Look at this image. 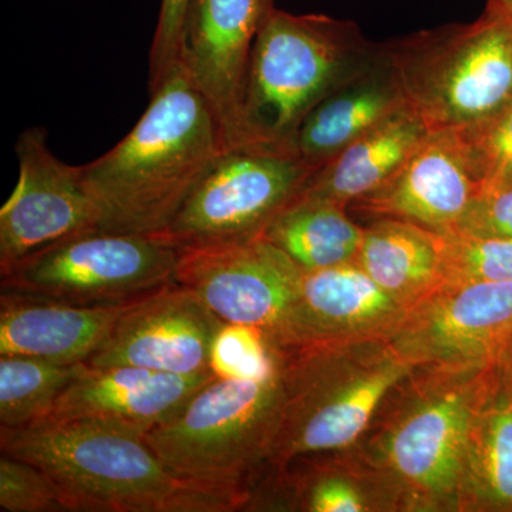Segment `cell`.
<instances>
[{
  "label": "cell",
  "mask_w": 512,
  "mask_h": 512,
  "mask_svg": "<svg viewBox=\"0 0 512 512\" xmlns=\"http://www.w3.org/2000/svg\"><path fill=\"white\" fill-rule=\"evenodd\" d=\"M316 168L274 148H225L188 195L165 237L181 249L262 237Z\"/></svg>",
  "instance_id": "8"
},
{
  "label": "cell",
  "mask_w": 512,
  "mask_h": 512,
  "mask_svg": "<svg viewBox=\"0 0 512 512\" xmlns=\"http://www.w3.org/2000/svg\"><path fill=\"white\" fill-rule=\"evenodd\" d=\"M480 190L456 131H431L389 180L353 201L377 218L413 222L447 235Z\"/></svg>",
  "instance_id": "15"
},
{
  "label": "cell",
  "mask_w": 512,
  "mask_h": 512,
  "mask_svg": "<svg viewBox=\"0 0 512 512\" xmlns=\"http://www.w3.org/2000/svg\"><path fill=\"white\" fill-rule=\"evenodd\" d=\"M458 504L512 512V384L501 360L471 421Z\"/></svg>",
  "instance_id": "21"
},
{
  "label": "cell",
  "mask_w": 512,
  "mask_h": 512,
  "mask_svg": "<svg viewBox=\"0 0 512 512\" xmlns=\"http://www.w3.org/2000/svg\"><path fill=\"white\" fill-rule=\"evenodd\" d=\"M430 133L419 114L404 107L319 167L301 194L348 207L389 180Z\"/></svg>",
  "instance_id": "20"
},
{
  "label": "cell",
  "mask_w": 512,
  "mask_h": 512,
  "mask_svg": "<svg viewBox=\"0 0 512 512\" xmlns=\"http://www.w3.org/2000/svg\"><path fill=\"white\" fill-rule=\"evenodd\" d=\"M356 262L410 309L444 282L443 237L413 222L379 218L363 228Z\"/></svg>",
  "instance_id": "22"
},
{
  "label": "cell",
  "mask_w": 512,
  "mask_h": 512,
  "mask_svg": "<svg viewBox=\"0 0 512 512\" xmlns=\"http://www.w3.org/2000/svg\"><path fill=\"white\" fill-rule=\"evenodd\" d=\"M181 251L165 235L89 229L0 272V289L66 305H128L173 284Z\"/></svg>",
  "instance_id": "7"
},
{
  "label": "cell",
  "mask_w": 512,
  "mask_h": 512,
  "mask_svg": "<svg viewBox=\"0 0 512 512\" xmlns=\"http://www.w3.org/2000/svg\"><path fill=\"white\" fill-rule=\"evenodd\" d=\"M441 237L444 282H512V238Z\"/></svg>",
  "instance_id": "25"
},
{
  "label": "cell",
  "mask_w": 512,
  "mask_h": 512,
  "mask_svg": "<svg viewBox=\"0 0 512 512\" xmlns=\"http://www.w3.org/2000/svg\"><path fill=\"white\" fill-rule=\"evenodd\" d=\"M218 372L171 375L138 367H90L39 423L89 421L144 437L180 412Z\"/></svg>",
  "instance_id": "16"
},
{
  "label": "cell",
  "mask_w": 512,
  "mask_h": 512,
  "mask_svg": "<svg viewBox=\"0 0 512 512\" xmlns=\"http://www.w3.org/2000/svg\"><path fill=\"white\" fill-rule=\"evenodd\" d=\"M407 311L356 261L305 271L286 349L393 336Z\"/></svg>",
  "instance_id": "17"
},
{
  "label": "cell",
  "mask_w": 512,
  "mask_h": 512,
  "mask_svg": "<svg viewBox=\"0 0 512 512\" xmlns=\"http://www.w3.org/2000/svg\"><path fill=\"white\" fill-rule=\"evenodd\" d=\"M451 234L512 238V177L481 184L466 214Z\"/></svg>",
  "instance_id": "28"
},
{
  "label": "cell",
  "mask_w": 512,
  "mask_h": 512,
  "mask_svg": "<svg viewBox=\"0 0 512 512\" xmlns=\"http://www.w3.org/2000/svg\"><path fill=\"white\" fill-rule=\"evenodd\" d=\"M407 106L430 131H458L512 104V16L487 3L470 25L444 26L386 47Z\"/></svg>",
  "instance_id": "5"
},
{
  "label": "cell",
  "mask_w": 512,
  "mask_h": 512,
  "mask_svg": "<svg viewBox=\"0 0 512 512\" xmlns=\"http://www.w3.org/2000/svg\"><path fill=\"white\" fill-rule=\"evenodd\" d=\"M303 269L264 237L181 251L174 282L194 292L215 315L254 329L272 349L291 342Z\"/></svg>",
  "instance_id": "9"
},
{
  "label": "cell",
  "mask_w": 512,
  "mask_h": 512,
  "mask_svg": "<svg viewBox=\"0 0 512 512\" xmlns=\"http://www.w3.org/2000/svg\"><path fill=\"white\" fill-rule=\"evenodd\" d=\"M217 116L180 63L117 146L80 165L99 210L97 229L165 235L212 161L225 150Z\"/></svg>",
  "instance_id": "1"
},
{
  "label": "cell",
  "mask_w": 512,
  "mask_h": 512,
  "mask_svg": "<svg viewBox=\"0 0 512 512\" xmlns=\"http://www.w3.org/2000/svg\"><path fill=\"white\" fill-rule=\"evenodd\" d=\"M191 2L192 0H161L150 50V92L180 63L185 20Z\"/></svg>",
  "instance_id": "29"
},
{
  "label": "cell",
  "mask_w": 512,
  "mask_h": 512,
  "mask_svg": "<svg viewBox=\"0 0 512 512\" xmlns=\"http://www.w3.org/2000/svg\"><path fill=\"white\" fill-rule=\"evenodd\" d=\"M497 365L458 370L456 379L447 370L384 436V463L424 500L458 504L471 421Z\"/></svg>",
  "instance_id": "10"
},
{
  "label": "cell",
  "mask_w": 512,
  "mask_h": 512,
  "mask_svg": "<svg viewBox=\"0 0 512 512\" xmlns=\"http://www.w3.org/2000/svg\"><path fill=\"white\" fill-rule=\"evenodd\" d=\"M228 328L194 292L173 282L134 302L87 365L183 376L218 372Z\"/></svg>",
  "instance_id": "12"
},
{
  "label": "cell",
  "mask_w": 512,
  "mask_h": 512,
  "mask_svg": "<svg viewBox=\"0 0 512 512\" xmlns=\"http://www.w3.org/2000/svg\"><path fill=\"white\" fill-rule=\"evenodd\" d=\"M343 205L299 194L266 227L262 237L284 251L303 271L356 261L363 228Z\"/></svg>",
  "instance_id": "23"
},
{
  "label": "cell",
  "mask_w": 512,
  "mask_h": 512,
  "mask_svg": "<svg viewBox=\"0 0 512 512\" xmlns=\"http://www.w3.org/2000/svg\"><path fill=\"white\" fill-rule=\"evenodd\" d=\"M87 363H56L39 357L0 356V426L22 429L42 420Z\"/></svg>",
  "instance_id": "24"
},
{
  "label": "cell",
  "mask_w": 512,
  "mask_h": 512,
  "mask_svg": "<svg viewBox=\"0 0 512 512\" xmlns=\"http://www.w3.org/2000/svg\"><path fill=\"white\" fill-rule=\"evenodd\" d=\"M407 107L386 49L306 116L289 150L318 170L343 148Z\"/></svg>",
  "instance_id": "19"
},
{
  "label": "cell",
  "mask_w": 512,
  "mask_h": 512,
  "mask_svg": "<svg viewBox=\"0 0 512 512\" xmlns=\"http://www.w3.org/2000/svg\"><path fill=\"white\" fill-rule=\"evenodd\" d=\"M345 346L278 350L285 402L266 466L282 470L296 458L352 446L369 427L384 397L416 367L389 346L380 362L348 377Z\"/></svg>",
  "instance_id": "6"
},
{
  "label": "cell",
  "mask_w": 512,
  "mask_h": 512,
  "mask_svg": "<svg viewBox=\"0 0 512 512\" xmlns=\"http://www.w3.org/2000/svg\"><path fill=\"white\" fill-rule=\"evenodd\" d=\"M456 134L480 185L512 177V104L493 119Z\"/></svg>",
  "instance_id": "27"
},
{
  "label": "cell",
  "mask_w": 512,
  "mask_h": 512,
  "mask_svg": "<svg viewBox=\"0 0 512 512\" xmlns=\"http://www.w3.org/2000/svg\"><path fill=\"white\" fill-rule=\"evenodd\" d=\"M0 511L70 512L62 490L49 474L5 453L0 457Z\"/></svg>",
  "instance_id": "26"
},
{
  "label": "cell",
  "mask_w": 512,
  "mask_h": 512,
  "mask_svg": "<svg viewBox=\"0 0 512 512\" xmlns=\"http://www.w3.org/2000/svg\"><path fill=\"white\" fill-rule=\"evenodd\" d=\"M284 402L276 350L274 369L262 375L217 373L143 439L175 476L248 501L252 478L271 456Z\"/></svg>",
  "instance_id": "4"
},
{
  "label": "cell",
  "mask_w": 512,
  "mask_h": 512,
  "mask_svg": "<svg viewBox=\"0 0 512 512\" xmlns=\"http://www.w3.org/2000/svg\"><path fill=\"white\" fill-rule=\"evenodd\" d=\"M274 0H192L180 64L207 99L225 147H235L239 106L256 36Z\"/></svg>",
  "instance_id": "14"
},
{
  "label": "cell",
  "mask_w": 512,
  "mask_h": 512,
  "mask_svg": "<svg viewBox=\"0 0 512 512\" xmlns=\"http://www.w3.org/2000/svg\"><path fill=\"white\" fill-rule=\"evenodd\" d=\"M392 338L414 366L497 365L512 340V282H444L407 311Z\"/></svg>",
  "instance_id": "11"
},
{
  "label": "cell",
  "mask_w": 512,
  "mask_h": 512,
  "mask_svg": "<svg viewBox=\"0 0 512 512\" xmlns=\"http://www.w3.org/2000/svg\"><path fill=\"white\" fill-rule=\"evenodd\" d=\"M133 303L74 306L0 292V356L87 363Z\"/></svg>",
  "instance_id": "18"
},
{
  "label": "cell",
  "mask_w": 512,
  "mask_h": 512,
  "mask_svg": "<svg viewBox=\"0 0 512 512\" xmlns=\"http://www.w3.org/2000/svg\"><path fill=\"white\" fill-rule=\"evenodd\" d=\"M501 365H503L505 375L508 376L512 384V340L510 346L505 350L503 359H501Z\"/></svg>",
  "instance_id": "30"
},
{
  "label": "cell",
  "mask_w": 512,
  "mask_h": 512,
  "mask_svg": "<svg viewBox=\"0 0 512 512\" xmlns=\"http://www.w3.org/2000/svg\"><path fill=\"white\" fill-rule=\"evenodd\" d=\"M379 50L353 23L272 10L249 57L235 147L291 153L292 138L306 116L369 66Z\"/></svg>",
  "instance_id": "3"
},
{
  "label": "cell",
  "mask_w": 512,
  "mask_h": 512,
  "mask_svg": "<svg viewBox=\"0 0 512 512\" xmlns=\"http://www.w3.org/2000/svg\"><path fill=\"white\" fill-rule=\"evenodd\" d=\"M43 127L16 141L19 183L0 211V272L57 241L99 227L96 202L80 165L59 160Z\"/></svg>",
  "instance_id": "13"
},
{
  "label": "cell",
  "mask_w": 512,
  "mask_h": 512,
  "mask_svg": "<svg viewBox=\"0 0 512 512\" xmlns=\"http://www.w3.org/2000/svg\"><path fill=\"white\" fill-rule=\"evenodd\" d=\"M491 5L498 6L512 16V0H488Z\"/></svg>",
  "instance_id": "31"
},
{
  "label": "cell",
  "mask_w": 512,
  "mask_h": 512,
  "mask_svg": "<svg viewBox=\"0 0 512 512\" xmlns=\"http://www.w3.org/2000/svg\"><path fill=\"white\" fill-rule=\"evenodd\" d=\"M0 450L42 468L70 512H231L247 497L183 480L143 437L89 421L0 427Z\"/></svg>",
  "instance_id": "2"
}]
</instances>
